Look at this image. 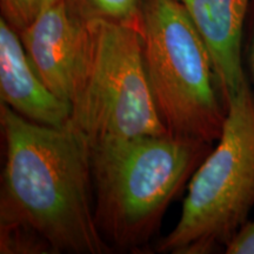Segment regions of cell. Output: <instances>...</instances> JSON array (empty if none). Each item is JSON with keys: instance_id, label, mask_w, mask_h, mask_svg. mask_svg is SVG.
Here are the masks:
<instances>
[{"instance_id": "6da1fadb", "label": "cell", "mask_w": 254, "mask_h": 254, "mask_svg": "<svg viewBox=\"0 0 254 254\" xmlns=\"http://www.w3.org/2000/svg\"><path fill=\"white\" fill-rule=\"evenodd\" d=\"M5 141L0 224L26 225L55 253L104 254L92 202L91 146L72 124L32 123L0 105Z\"/></svg>"}, {"instance_id": "7a4b0ae2", "label": "cell", "mask_w": 254, "mask_h": 254, "mask_svg": "<svg viewBox=\"0 0 254 254\" xmlns=\"http://www.w3.org/2000/svg\"><path fill=\"white\" fill-rule=\"evenodd\" d=\"M209 145L168 133L91 146L95 220L105 240L125 250L145 245Z\"/></svg>"}, {"instance_id": "3957f363", "label": "cell", "mask_w": 254, "mask_h": 254, "mask_svg": "<svg viewBox=\"0 0 254 254\" xmlns=\"http://www.w3.org/2000/svg\"><path fill=\"white\" fill-rule=\"evenodd\" d=\"M142 55L158 113L171 134L218 141L226 105L204 39L178 0H141Z\"/></svg>"}, {"instance_id": "277c9868", "label": "cell", "mask_w": 254, "mask_h": 254, "mask_svg": "<svg viewBox=\"0 0 254 254\" xmlns=\"http://www.w3.org/2000/svg\"><path fill=\"white\" fill-rule=\"evenodd\" d=\"M218 145L190 178L182 217L157 251L207 254L226 246L254 206V95L249 81L226 103Z\"/></svg>"}, {"instance_id": "5b68a950", "label": "cell", "mask_w": 254, "mask_h": 254, "mask_svg": "<svg viewBox=\"0 0 254 254\" xmlns=\"http://www.w3.org/2000/svg\"><path fill=\"white\" fill-rule=\"evenodd\" d=\"M91 60L71 124L90 146L168 134L146 74L140 28L88 18Z\"/></svg>"}, {"instance_id": "8992f818", "label": "cell", "mask_w": 254, "mask_h": 254, "mask_svg": "<svg viewBox=\"0 0 254 254\" xmlns=\"http://www.w3.org/2000/svg\"><path fill=\"white\" fill-rule=\"evenodd\" d=\"M19 36L39 78L72 107L81 93L90 66L88 18L74 0H62Z\"/></svg>"}, {"instance_id": "52a82bcc", "label": "cell", "mask_w": 254, "mask_h": 254, "mask_svg": "<svg viewBox=\"0 0 254 254\" xmlns=\"http://www.w3.org/2000/svg\"><path fill=\"white\" fill-rule=\"evenodd\" d=\"M0 95L25 119L51 127L71 124L72 107L44 84L28 59L20 36L0 19Z\"/></svg>"}, {"instance_id": "ba28073f", "label": "cell", "mask_w": 254, "mask_h": 254, "mask_svg": "<svg viewBox=\"0 0 254 254\" xmlns=\"http://www.w3.org/2000/svg\"><path fill=\"white\" fill-rule=\"evenodd\" d=\"M198 28L226 105L247 82L241 64L243 28L251 0H178Z\"/></svg>"}, {"instance_id": "9c48e42d", "label": "cell", "mask_w": 254, "mask_h": 254, "mask_svg": "<svg viewBox=\"0 0 254 254\" xmlns=\"http://www.w3.org/2000/svg\"><path fill=\"white\" fill-rule=\"evenodd\" d=\"M87 18H99L140 28L141 0H74Z\"/></svg>"}, {"instance_id": "30bf717a", "label": "cell", "mask_w": 254, "mask_h": 254, "mask_svg": "<svg viewBox=\"0 0 254 254\" xmlns=\"http://www.w3.org/2000/svg\"><path fill=\"white\" fill-rule=\"evenodd\" d=\"M0 253L37 254L55 252L40 234L26 225L0 224Z\"/></svg>"}, {"instance_id": "8fae6325", "label": "cell", "mask_w": 254, "mask_h": 254, "mask_svg": "<svg viewBox=\"0 0 254 254\" xmlns=\"http://www.w3.org/2000/svg\"><path fill=\"white\" fill-rule=\"evenodd\" d=\"M59 1L62 0H0L1 18L20 33Z\"/></svg>"}, {"instance_id": "7c38bea8", "label": "cell", "mask_w": 254, "mask_h": 254, "mask_svg": "<svg viewBox=\"0 0 254 254\" xmlns=\"http://www.w3.org/2000/svg\"><path fill=\"white\" fill-rule=\"evenodd\" d=\"M227 254H254V221L246 222L225 246Z\"/></svg>"}, {"instance_id": "4fadbf2b", "label": "cell", "mask_w": 254, "mask_h": 254, "mask_svg": "<svg viewBox=\"0 0 254 254\" xmlns=\"http://www.w3.org/2000/svg\"><path fill=\"white\" fill-rule=\"evenodd\" d=\"M250 66H251V73H252L253 84H254V33H253L252 45H251V51H250Z\"/></svg>"}]
</instances>
